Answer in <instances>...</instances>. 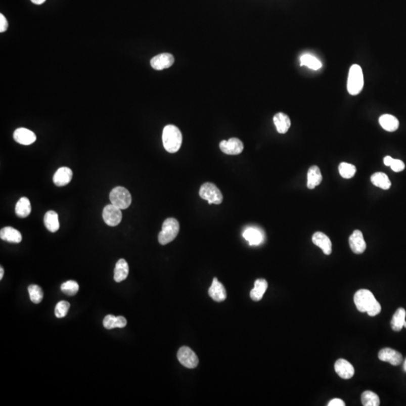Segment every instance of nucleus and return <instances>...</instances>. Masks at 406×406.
I'll return each mask as SVG.
<instances>
[{
	"mask_svg": "<svg viewBox=\"0 0 406 406\" xmlns=\"http://www.w3.org/2000/svg\"><path fill=\"white\" fill-rule=\"evenodd\" d=\"M72 169L68 167H60L55 172L53 177V182L56 186L63 187L70 183L72 178Z\"/></svg>",
	"mask_w": 406,
	"mask_h": 406,
	"instance_id": "f3484780",
	"label": "nucleus"
},
{
	"mask_svg": "<svg viewBox=\"0 0 406 406\" xmlns=\"http://www.w3.org/2000/svg\"><path fill=\"white\" fill-rule=\"evenodd\" d=\"M361 401L363 405L364 406H378L380 405V399L376 393L374 392L367 391L364 392L361 396Z\"/></svg>",
	"mask_w": 406,
	"mask_h": 406,
	"instance_id": "c756f323",
	"label": "nucleus"
},
{
	"mask_svg": "<svg viewBox=\"0 0 406 406\" xmlns=\"http://www.w3.org/2000/svg\"><path fill=\"white\" fill-rule=\"evenodd\" d=\"M9 27L7 20L3 14H0V32H5Z\"/></svg>",
	"mask_w": 406,
	"mask_h": 406,
	"instance_id": "e433bc0d",
	"label": "nucleus"
},
{
	"mask_svg": "<svg viewBox=\"0 0 406 406\" xmlns=\"http://www.w3.org/2000/svg\"><path fill=\"white\" fill-rule=\"evenodd\" d=\"M177 357L180 364L186 368L194 369L198 366V356L192 349L188 347L183 346L179 349Z\"/></svg>",
	"mask_w": 406,
	"mask_h": 406,
	"instance_id": "0eeeda50",
	"label": "nucleus"
},
{
	"mask_svg": "<svg viewBox=\"0 0 406 406\" xmlns=\"http://www.w3.org/2000/svg\"><path fill=\"white\" fill-rule=\"evenodd\" d=\"M28 292L30 300L33 303L38 304L42 301L44 293L41 288L38 285H32L29 286Z\"/></svg>",
	"mask_w": 406,
	"mask_h": 406,
	"instance_id": "7c9ffc66",
	"label": "nucleus"
},
{
	"mask_svg": "<svg viewBox=\"0 0 406 406\" xmlns=\"http://www.w3.org/2000/svg\"><path fill=\"white\" fill-rule=\"evenodd\" d=\"M32 208H31L30 202L27 197H21L15 206V213L18 217L21 218L28 217L30 214Z\"/></svg>",
	"mask_w": 406,
	"mask_h": 406,
	"instance_id": "393cba45",
	"label": "nucleus"
},
{
	"mask_svg": "<svg viewBox=\"0 0 406 406\" xmlns=\"http://www.w3.org/2000/svg\"><path fill=\"white\" fill-rule=\"evenodd\" d=\"M103 326L107 330H112V329L118 328V320L117 317L109 314L103 320Z\"/></svg>",
	"mask_w": 406,
	"mask_h": 406,
	"instance_id": "f704fd0d",
	"label": "nucleus"
},
{
	"mask_svg": "<svg viewBox=\"0 0 406 406\" xmlns=\"http://www.w3.org/2000/svg\"><path fill=\"white\" fill-rule=\"evenodd\" d=\"M364 80L362 69L359 65L354 64L349 70L348 78V91L352 96H356L362 91Z\"/></svg>",
	"mask_w": 406,
	"mask_h": 406,
	"instance_id": "20e7f679",
	"label": "nucleus"
},
{
	"mask_svg": "<svg viewBox=\"0 0 406 406\" xmlns=\"http://www.w3.org/2000/svg\"><path fill=\"white\" fill-rule=\"evenodd\" d=\"M335 371L339 377L343 379H350L354 375L353 366L344 359H339L335 364Z\"/></svg>",
	"mask_w": 406,
	"mask_h": 406,
	"instance_id": "2eb2a0df",
	"label": "nucleus"
},
{
	"mask_svg": "<svg viewBox=\"0 0 406 406\" xmlns=\"http://www.w3.org/2000/svg\"><path fill=\"white\" fill-rule=\"evenodd\" d=\"M173 55L169 53H163L154 57L151 60V66L155 70H163L168 69L173 65Z\"/></svg>",
	"mask_w": 406,
	"mask_h": 406,
	"instance_id": "9d476101",
	"label": "nucleus"
},
{
	"mask_svg": "<svg viewBox=\"0 0 406 406\" xmlns=\"http://www.w3.org/2000/svg\"><path fill=\"white\" fill-rule=\"evenodd\" d=\"M117 320H118V328H123V327H126L127 321H126L124 317L118 316V317H117Z\"/></svg>",
	"mask_w": 406,
	"mask_h": 406,
	"instance_id": "58836bf2",
	"label": "nucleus"
},
{
	"mask_svg": "<svg viewBox=\"0 0 406 406\" xmlns=\"http://www.w3.org/2000/svg\"><path fill=\"white\" fill-rule=\"evenodd\" d=\"M379 123L381 127L387 132H394L399 128V123L396 117L391 115H383L380 117Z\"/></svg>",
	"mask_w": 406,
	"mask_h": 406,
	"instance_id": "4be33fe9",
	"label": "nucleus"
},
{
	"mask_svg": "<svg viewBox=\"0 0 406 406\" xmlns=\"http://www.w3.org/2000/svg\"><path fill=\"white\" fill-rule=\"evenodd\" d=\"M163 144L165 149L169 153H176L182 145V134L180 129L174 125H167L163 131Z\"/></svg>",
	"mask_w": 406,
	"mask_h": 406,
	"instance_id": "f03ea898",
	"label": "nucleus"
},
{
	"mask_svg": "<svg viewBox=\"0 0 406 406\" xmlns=\"http://www.w3.org/2000/svg\"><path fill=\"white\" fill-rule=\"evenodd\" d=\"M180 231V225L175 218L169 217L165 220L162 226V231L159 233V243L162 245H167L177 237Z\"/></svg>",
	"mask_w": 406,
	"mask_h": 406,
	"instance_id": "7ed1b4c3",
	"label": "nucleus"
},
{
	"mask_svg": "<svg viewBox=\"0 0 406 406\" xmlns=\"http://www.w3.org/2000/svg\"><path fill=\"white\" fill-rule=\"evenodd\" d=\"M307 177H308L307 187L308 189H314L316 187L319 186L323 180L322 174L319 166H311L308 169Z\"/></svg>",
	"mask_w": 406,
	"mask_h": 406,
	"instance_id": "aec40b11",
	"label": "nucleus"
},
{
	"mask_svg": "<svg viewBox=\"0 0 406 406\" xmlns=\"http://www.w3.org/2000/svg\"><path fill=\"white\" fill-rule=\"evenodd\" d=\"M273 121H274L278 132L281 134L286 133L291 125L290 117L286 114L282 113V112L276 114L273 117Z\"/></svg>",
	"mask_w": 406,
	"mask_h": 406,
	"instance_id": "6ab92c4d",
	"label": "nucleus"
},
{
	"mask_svg": "<svg viewBox=\"0 0 406 406\" xmlns=\"http://www.w3.org/2000/svg\"><path fill=\"white\" fill-rule=\"evenodd\" d=\"M79 290V285L75 281H68L61 285V290L68 296H75Z\"/></svg>",
	"mask_w": 406,
	"mask_h": 406,
	"instance_id": "473e14b6",
	"label": "nucleus"
},
{
	"mask_svg": "<svg viewBox=\"0 0 406 406\" xmlns=\"http://www.w3.org/2000/svg\"><path fill=\"white\" fill-rule=\"evenodd\" d=\"M393 160L394 159L393 157H390V156H387L384 158V163L386 166H390L391 163H393Z\"/></svg>",
	"mask_w": 406,
	"mask_h": 406,
	"instance_id": "ea45409f",
	"label": "nucleus"
},
{
	"mask_svg": "<svg viewBox=\"0 0 406 406\" xmlns=\"http://www.w3.org/2000/svg\"><path fill=\"white\" fill-rule=\"evenodd\" d=\"M0 238L6 242L20 243L22 241V235L12 227H6L0 231Z\"/></svg>",
	"mask_w": 406,
	"mask_h": 406,
	"instance_id": "a211bd4d",
	"label": "nucleus"
},
{
	"mask_svg": "<svg viewBox=\"0 0 406 406\" xmlns=\"http://www.w3.org/2000/svg\"><path fill=\"white\" fill-rule=\"evenodd\" d=\"M129 275V265L124 259H120L117 262L114 271V279L117 283L123 282Z\"/></svg>",
	"mask_w": 406,
	"mask_h": 406,
	"instance_id": "412c9836",
	"label": "nucleus"
},
{
	"mask_svg": "<svg viewBox=\"0 0 406 406\" xmlns=\"http://www.w3.org/2000/svg\"><path fill=\"white\" fill-rule=\"evenodd\" d=\"M208 294L211 299L218 302H223L228 296L224 286L217 280V278H214L213 279L212 284L208 290Z\"/></svg>",
	"mask_w": 406,
	"mask_h": 406,
	"instance_id": "ddd939ff",
	"label": "nucleus"
},
{
	"mask_svg": "<svg viewBox=\"0 0 406 406\" xmlns=\"http://www.w3.org/2000/svg\"><path fill=\"white\" fill-rule=\"evenodd\" d=\"M312 242L314 245L319 247L326 255H330L332 253V242L330 238L321 232L314 233L312 236Z\"/></svg>",
	"mask_w": 406,
	"mask_h": 406,
	"instance_id": "dca6fc26",
	"label": "nucleus"
},
{
	"mask_svg": "<svg viewBox=\"0 0 406 406\" xmlns=\"http://www.w3.org/2000/svg\"><path fill=\"white\" fill-rule=\"evenodd\" d=\"M339 174L344 178L349 179L353 177L356 172V166L348 163H340L339 166Z\"/></svg>",
	"mask_w": 406,
	"mask_h": 406,
	"instance_id": "2f4dec72",
	"label": "nucleus"
},
{
	"mask_svg": "<svg viewBox=\"0 0 406 406\" xmlns=\"http://www.w3.org/2000/svg\"><path fill=\"white\" fill-rule=\"evenodd\" d=\"M243 237L251 245H260L262 241V233L255 228H248L243 233Z\"/></svg>",
	"mask_w": 406,
	"mask_h": 406,
	"instance_id": "bb28decb",
	"label": "nucleus"
},
{
	"mask_svg": "<svg viewBox=\"0 0 406 406\" xmlns=\"http://www.w3.org/2000/svg\"><path fill=\"white\" fill-rule=\"evenodd\" d=\"M392 170L395 172H402L405 169V163L400 160H393V163H391L390 166Z\"/></svg>",
	"mask_w": 406,
	"mask_h": 406,
	"instance_id": "c9c22d12",
	"label": "nucleus"
},
{
	"mask_svg": "<svg viewBox=\"0 0 406 406\" xmlns=\"http://www.w3.org/2000/svg\"><path fill=\"white\" fill-rule=\"evenodd\" d=\"M69 308H70L69 302H68L67 301H60L57 304L56 308H55V315L58 319H63V318L66 317Z\"/></svg>",
	"mask_w": 406,
	"mask_h": 406,
	"instance_id": "72a5a7b5",
	"label": "nucleus"
},
{
	"mask_svg": "<svg viewBox=\"0 0 406 406\" xmlns=\"http://www.w3.org/2000/svg\"><path fill=\"white\" fill-rule=\"evenodd\" d=\"M378 358L381 361L390 363L393 366L399 365L402 361V356L400 353L388 348L381 349L378 353Z\"/></svg>",
	"mask_w": 406,
	"mask_h": 406,
	"instance_id": "f8f14e48",
	"label": "nucleus"
},
{
	"mask_svg": "<svg viewBox=\"0 0 406 406\" xmlns=\"http://www.w3.org/2000/svg\"><path fill=\"white\" fill-rule=\"evenodd\" d=\"M404 370H405V371L406 372V359L405 361V364H404Z\"/></svg>",
	"mask_w": 406,
	"mask_h": 406,
	"instance_id": "37998d69",
	"label": "nucleus"
},
{
	"mask_svg": "<svg viewBox=\"0 0 406 406\" xmlns=\"http://www.w3.org/2000/svg\"><path fill=\"white\" fill-rule=\"evenodd\" d=\"M268 288V283L265 279H257L254 282V288L250 293V296L254 301L261 300L264 293Z\"/></svg>",
	"mask_w": 406,
	"mask_h": 406,
	"instance_id": "5701e85b",
	"label": "nucleus"
},
{
	"mask_svg": "<svg viewBox=\"0 0 406 406\" xmlns=\"http://www.w3.org/2000/svg\"><path fill=\"white\" fill-rule=\"evenodd\" d=\"M105 223L110 227L117 226L122 220L121 209L110 204L106 205L103 211Z\"/></svg>",
	"mask_w": 406,
	"mask_h": 406,
	"instance_id": "6e6552de",
	"label": "nucleus"
},
{
	"mask_svg": "<svg viewBox=\"0 0 406 406\" xmlns=\"http://www.w3.org/2000/svg\"><path fill=\"white\" fill-rule=\"evenodd\" d=\"M219 146L222 152L228 155H238L244 150L243 143L237 138H231L228 141L223 140L220 142Z\"/></svg>",
	"mask_w": 406,
	"mask_h": 406,
	"instance_id": "1a4fd4ad",
	"label": "nucleus"
},
{
	"mask_svg": "<svg viewBox=\"0 0 406 406\" xmlns=\"http://www.w3.org/2000/svg\"><path fill=\"white\" fill-rule=\"evenodd\" d=\"M111 204L120 208V209H126L129 208L132 203V197L130 193L123 187H117L111 191Z\"/></svg>",
	"mask_w": 406,
	"mask_h": 406,
	"instance_id": "39448f33",
	"label": "nucleus"
},
{
	"mask_svg": "<svg viewBox=\"0 0 406 406\" xmlns=\"http://www.w3.org/2000/svg\"><path fill=\"white\" fill-rule=\"evenodd\" d=\"M200 197L203 200H207L209 205L215 204L220 205L223 202V195L221 191L214 184L207 183L203 184L200 189Z\"/></svg>",
	"mask_w": 406,
	"mask_h": 406,
	"instance_id": "423d86ee",
	"label": "nucleus"
},
{
	"mask_svg": "<svg viewBox=\"0 0 406 406\" xmlns=\"http://www.w3.org/2000/svg\"><path fill=\"white\" fill-rule=\"evenodd\" d=\"M14 140L19 144L29 145L35 143L36 136L28 129L18 128L14 132Z\"/></svg>",
	"mask_w": 406,
	"mask_h": 406,
	"instance_id": "4468645a",
	"label": "nucleus"
},
{
	"mask_svg": "<svg viewBox=\"0 0 406 406\" xmlns=\"http://www.w3.org/2000/svg\"><path fill=\"white\" fill-rule=\"evenodd\" d=\"M3 276H4V269H3V267H0V280H2L3 278Z\"/></svg>",
	"mask_w": 406,
	"mask_h": 406,
	"instance_id": "79ce46f5",
	"label": "nucleus"
},
{
	"mask_svg": "<svg viewBox=\"0 0 406 406\" xmlns=\"http://www.w3.org/2000/svg\"><path fill=\"white\" fill-rule=\"evenodd\" d=\"M301 66H305L313 70H319L322 67V63L319 59L311 55H304L300 58Z\"/></svg>",
	"mask_w": 406,
	"mask_h": 406,
	"instance_id": "c85d7f7f",
	"label": "nucleus"
},
{
	"mask_svg": "<svg viewBox=\"0 0 406 406\" xmlns=\"http://www.w3.org/2000/svg\"><path fill=\"white\" fill-rule=\"evenodd\" d=\"M406 312L405 310L402 308H399L395 312L394 315L391 321V327L394 331L399 332L404 327V323L405 322Z\"/></svg>",
	"mask_w": 406,
	"mask_h": 406,
	"instance_id": "cd10ccee",
	"label": "nucleus"
},
{
	"mask_svg": "<svg viewBox=\"0 0 406 406\" xmlns=\"http://www.w3.org/2000/svg\"><path fill=\"white\" fill-rule=\"evenodd\" d=\"M404 327H405L406 328V321L405 323H404Z\"/></svg>",
	"mask_w": 406,
	"mask_h": 406,
	"instance_id": "c03bdc74",
	"label": "nucleus"
},
{
	"mask_svg": "<svg viewBox=\"0 0 406 406\" xmlns=\"http://www.w3.org/2000/svg\"><path fill=\"white\" fill-rule=\"evenodd\" d=\"M350 248L354 254H363L367 249V243L364 240V235L360 231H353L349 238Z\"/></svg>",
	"mask_w": 406,
	"mask_h": 406,
	"instance_id": "9b49d317",
	"label": "nucleus"
},
{
	"mask_svg": "<svg viewBox=\"0 0 406 406\" xmlns=\"http://www.w3.org/2000/svg\"><path fill=\"white\" fill-rule=\"evenodd\" d=\"M345 404L343 400L340 399H333V400L329 402L328 406H345Z\"/></svg>",
	"mask_w": 406,
	"mask_h": 406,
	"instance_id": "4c0bfd02",
	"label": "nucleus"
},
{
	"mask_svg": "<svg viewBox=\"0 0 406 406\" xmlns=\"http://www.w3.org/2000/svg\"><path fill=\"white\" fill-rule=\"evenodd\" d=\"M371 182L373 185L383 190H388L391 187V182L387 174L383 172H376L371 176Z\"/></svg>",
	"mask_w": 406,
	"mask_h": 406,
	"instance_id": "a878e982",
	"label": "nucleus"
},
{
	"mask_svg": "<svg viewBox=\"0 0 406 406\" xmlns=\"http://www.w3.org/2000/svg\"><path fill=\"white\" fill-rule=\"evenodd\" d=\"M353 300L356 308L360 312H367L371 317H374L381 312V305L370 290H358L353 296Z\"/></svg>",
	"mask_w": 406,
	"mask_h": 406,
	"instance_id": "f257e3e1",
	"label": "nucleus"
},
{
	"mask_svg": "<svg viewBox=\"0 0 406 406\" xmlns=\"http://www.w3.org/2000/svg\"><path fill=\"white\" fill-rule=\"evenodd\" d=\"M31 1H32V3H33L34 4L41 5L42 4V3H44L46 0H31Z\"/></svg>",
	"mask_w": 406,
	"mask_h": 406,
	"instance_id": "a19ab883",
	"label": "nucleus"
},
{
	"mask_svg": "<svg viewBox=\"0 0 406 406\" xmlns=\"http://www.w3.org/2000/svg\"><path fill=\"white\" fill-rule=\"evenodd\" d=\"M44 223L46 228L50 232H57L60 228L58 213L55 211H49L46 212L44 217Z\"/></svg>",
	"mask_w": 406,
	"mask_h": 406,
	"instance_id": "b1692460",
	"label": "nucleus"
}]
</instances>
